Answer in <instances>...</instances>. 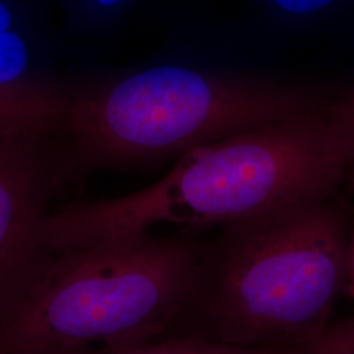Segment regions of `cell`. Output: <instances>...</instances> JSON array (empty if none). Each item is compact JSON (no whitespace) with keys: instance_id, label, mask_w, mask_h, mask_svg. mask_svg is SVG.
Segmentation results:
<instances>
[{"instance_id":"cell-1","label":"cell","mask_w":354,"mask_h":354,"mask_svg":"<svg viewBox=\"0 0 354 354\" xmlns=\"http://www.w3.org/2000/svg\"><path fill=\"white\" fill-rule=\"evenodd\" d=\"M352 230L337 196L286 203L203 244L175 337L299 351L332 322Z\"/></svg>"},{"instance_id":"cell-2","label":"cell","mask_w":354,"mask_h":354,"mask_svg":"<svg viewBox=\"0 0 354 354\" xmlns=\"http://www.w3.org/2000/svg\"><path fill=\"white\" fill-rule=\"evenodd\" d=\"M328 102L193 147L146 189L58 207L49 225L55 251L149 231L163 222L225 226L281 205L337 196L346 155Z\"/></svg>"},{"instance_id":"cell-3","label":"cell","mask_w":354,"mask_h":354,"mask_svg":"<svg viewBox=\"0 0 354 354\" xmlns=\"http://www.w3.org/2000/svg\"><path fill=\"white\" fill-rule=\"evenodd\" d=\"M314 89L158 64L68 84L73 172L133 169L327 105Z\"/></svg>"},{"instance_id":"cell-4","label":"cell","mask_w":354,"mask_h":354,"mask_svg":"<svg viewBox=\"0 0 354 354\" xmlns=\"http://www.w3.org/2000/svg\"><path fill=\"white\" fill-rule=\"evenodd\" d=\"M203 244L143 231L58 253L32 304L0 332V354L158 340L185 304Z\"/></svg>"},{"instance_id":"cell-5","label":"cell","mask_w":354,"mask_h":354,"mask_svg":"<svg viewBox=\"0 0 354 354\" xmlns=\"http://www.w3.org/2000/svg\"><path fill=\"white\" fill-rule=\"evenodd\" d=\"M73 177L64 133L0 134V332L32 304L58 254L51 200Z\"/></svg>"},{"instance_id":"cell-6","label":"cell","mask_w":354,"mask_h":354,"mask_svg":"<svg viewBox=\"0 0 354 354\" xmlns=\"http://www.w3.org/2000/svg\"><path fill=\"white\" fill-rule=\"evenodd\" d=\"M70 82L11 0H0V134L64 133Z\"/></svg>"},{"instance_id":"cell-7","label":"cell","mask_w":354,"mask_h":354,"mask_svg":"<svg viewBox=\"0 0 354 354\" xmlns=\"http://www.w3.org/2000/svg\"><path fill=\"white\" fill-rule=\"evenodd\" d=\"M55 354H299V352L247 348L196 337L168 336L163 340H153L127 348L82 346Z\"/></svg>"},{"instance_id":"cell-8","label":"cell","mask_w":354,"mask_h":354,"mask_svg":"<svg viewBox=\"0 0 354 354\" xmlns=\"http://www.w3.org/2000/svg\"><path fill=\"white\" fill-rule=\"evenodd\" d=\"M328 111L346 153L344 184L354 192V88L348 89L336 100H329Z\"/></svg>"},{"instance_id":"cell-9","label":"cell","mask_w":354,"mask_h":354,"mask_svg":"<svg viewBox=\"0 0 354 354\" xmlns=\"http://www.w3.org/2000/svg\"><path fill=\"white\" fill-rule=\"evenodd\" d=\"M299 354H354V317L332 320Z\"/></svg>"},{"instance_id":"cell-10","label":"cell","mask_w":354,"mask_h":354,"mask_svg":"<svg viewBox=\"0 0 354 354\" xmlns=\"http://www.w3.org/2000/svg\"><path fill=\"white\" fill-rule=\"evenodd\" d=\"M336 0H269L276 11L291 17H304L326 10Z\"/></svg>"},{"instance_id":"cell-11","label":"cell","mask_w":354,"mask_h":354,"mask_svg":"<svg viewBox=\"0 0 354 354\" xmlns=\"http://www.w3.org/2000/svg\"><path fill=\"white\" fill-rule=\"evenodd\" d=\"M342 295L354 301V226H352L348 248H346V263H345V281Z\"/></svg>"},{"instance_id":"cell-12","label":"cell","mask_w":354,"mask_h":354,"mask_svg":"<svg viewBox=\"0 0 354 354\" xmlns=\"http://www.w3.org/2000/svg\"><path fill=\"white\" fill-rule=\"evenodd\" d=\"M89 6L99 12H112L122 7L129 0H88Z\"/></svg>"}]
</instances>
